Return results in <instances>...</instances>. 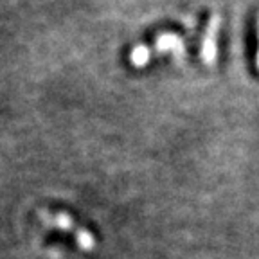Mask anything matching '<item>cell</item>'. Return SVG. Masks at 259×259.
I'll return each instance as SVG.
<instances>
[{"mask_svg":"<svg viewBox=\"0 0 259 259\" xmlns=\"http://www.w3.org/2000/svg\"><path fill=\"white\" fill-rule=\"evenodd\" d=\"M220 16L212 15L209 20V25H207L205 36H203L202 41V60L205 61L207 65H212L216 61V56H218V31H220Z\"/></svg>","mask_w":259,"mask_h":259,"instance_id":"obj_1","label":"cell"},{"mask_svg":"<svg viewBox=\"0 0 259 259\" xmlns=\"http://www.w3.org/2000/svg\"><path fill=\"white\" fill-rule=\"evenodd\" d=\"M157 51L158 53H173L177 58H184V41L180 36L171 34V32H164L157 38Z\"/></svg>","mask_w":259,"mask_h":259,"instance_id":"obj_2","label":"cell"},{"mask_svg":"<svg viewBox=\"0 0 259 259\" xmlns=\"http://www.w3.org/2000/svg\"><path fill=\"white\" fill-rule=\"evenodd\" d=\"M148 61H150V49L144 47V45L135 47L134 53H132V63L135 67H144V65H148Z\"/></svg>","mask_w":259,"mask_h":259,"instance_id":"obj_3","label":"cell"},{"mask_svg":"<svg viewBox=\"0 0 259 259\" xmlns=\"http://www.w3.org/2000/svg\"><path fill=\"white\" fill-rule=\"evenodd\" d=\"M76 239H77V245H79L83 250H92L94 245H96L94 236L90 234L89 231H85V229H81V231L76 232Z\"/></svg>","mask_w":259,"mask_h":259,"instance_id":"obj_4","label":"cell"},{"mask_svg":"<svg viewBox=\"0 0 259 259\" xmlns=\"http://www.w3.org/2000/svg\"><path fill=\"white\" fill-rule=\"evenodd\" d=\"M56 225L61 227L63 231H69L70 227H72V220H70L69 214H58L56 216Z\"/></svg>","mask_w":259,"mask_h":259,"instance_id":"obj_5","label":"cell"},{"mask_svg":"<svg viewBox=\"0 0 259 259\" xmlns=\"http://www.w3.org/2000/svg\"><path fill=\"white\" fill-rule=\"evenodd\" d=\"M257 67H259V51H257Z\"/></svg>","mask_w":259,"mask_h":259,"instance_id":"obj_6","label":"cell"}]
</instances>
